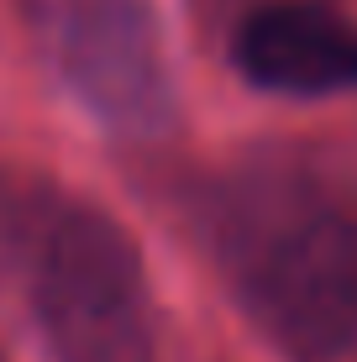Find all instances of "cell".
I'll list each match as a JSON object with an SVG mask.
<instances>
[{
	"label": "cell",
	"instance_id": "1",
	"mask_svg": "<svg viewBox=\"0 0 357 362\" xmlns=\"http://www.w3.org/2000/svg\"><path fill=\"white\" fill-rule=\"evenodd\" d=\"M200 236L284 362H357V153L237 158L205 184Z\"/></svg>",
	"mask_w": 357,
	"mask_h": 362
},
{
	"label": "cell",
	"instance_id": "2",
	"mask_svg": "<svg viewBox=\"0 0 357 362\" xmlns=\"http://www.w3.org/2000/svg\"><path fill=\"white\" fill-rule=\"evenodd\" d=\"M27 294L53 362H158V315L142 252L90 199L16 210Z\"/></svg>",
	"mask_w": 357,
	"mask_h": 362
},
{
	"label": "cell",
	"instance_id": "3",
	"mask_svg": "<svg viewBox=\"0 0 357 362\" xmlns=\"http://www.w3.org/2000/svg\"><path fill=\"white\" fill-rule=\"evenodd\" d=\"M58 79L110 136H158L174 127V69L153 0H42Z\"/></svg>",
	"mask_w": 357,
	"mask_h": 362
},
{
	"label": "cell",
	"instance_id": "4",
	"mask_svg": "<svg viewBox=\"0 0 357 362\" xmlns=\"http://www.w3.org/2000/svg\"><path fill=\"white\" fill-rule=\"evenodd\" d=\"M231 64L263 95L331 100L357 90V21L321 0H268L242 16Z\"/></svg>",
	"mask_w": 357,
	"mask_h": 362
},
{
	"label": "cell",
	"instance_id": "5",
	"mask_svg": "<svg viewBox=\"0 0 357 362\" xmlns=\"http://www.w3.org/2000/svg\"><path fill=\"white\" fill-rule=\"evenodd\" d=\"M0 362H6V357H0Z\"/></svg>",
	"mask_w": 357,
	"mask_h": 362
}]
</instances>
